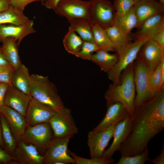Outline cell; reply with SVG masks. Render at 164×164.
I'll return each mask as SVG.
<instances>
[{"label": "cell", "instance_id": "obj_1", "mask_svg": "<svg viewBox=\"0 0 164 164\" xmlns=\"http://www.w3.org/2000/svg\"><path fill=\"white\" fill-rule=\"evenodd\" d=\"M161 89L152 98L135 108L131 117V131L119 150L121 157L141 154L151 140L164 128V92Z\"/></svg>", "mask_w": 164, "mask_h": 164}, {"label": "cell", "instance_id": "obj_2", "mask_svg": "<svg viewBox=\"0 0 164 164\" xmlns=\"http://www.w3.org/2000/svg\"><path fill=\"white\" fill-rule=\"evenodd\" d=\"M135 93L133 68L131 65L123 75L121 84L110 85L106 92L104 98L107 106L115 102H120L131 117L135 110Z\"/></svg>", "mask_w": 164, "mask_h": 164}, {"label": "cell", "instance_id": "obj_3", "mask_svg": "<svg viewBox=\"0 0 164 164\" xmlns=\"http://www.w3.org/2000/svg\"><path fill=\"white\" fill-rule=\"evenodd\" d=\"M30 94L33 98L49 106L56 112L64 107L56 86L49 80L48 76L31 75Z\"/></svg>", "mask_w": 164, "mask_h": 164}, {"label": "cell", "instance_id": "obj_4", "mask_svg": "<svg viewBox=\"0 0 164 164\" xmlns=\"http://www.w3.org/2000/svg\"><path fill=\"white\" fill-rule=\"evenodd\" d=\"M146 41L136 40L117 53L118 55V61L114 67L107 72L108 78L112 81L113 84H119L121 72L136 59L142 47Z\"/></svg>", "mask_w": 164, "mask_h": 164}, {"label": "cell", "instance_id": "obj_5", "mask_svg": "<svg viewBox=\"0 0 164 164\" xmlns=\"http://www.w3.org/2000/svg\"><path fill=\"white\" fill-rule=\"evenodd\" d=\"M54 138L53 131L48 122L27 127L21 141L32 144L46 153Z\"/></svg>", "mask_w": 164, "mask_h": 164}, {"label": "cell", "instance_id": "obj_6", "mask_svg": "<svg viewBox=\"0 0 164 164\" xmlns=\"http://www.w3.org/2000/svg\"><path fill=\"white\" fill-rule=\"evenodd\" d=\"M150 76L148 68L140 58L136 63L134 72V81L136 93L134 101L135 108L153 98L150 90Z\"/></svg>", "mask_w": 164, "mask_h": 164}, {"label": "cell", "instance_id": "obj_7", "mask_svg": "<svg viewBox=\"0 0 164 164\" xmlns=\"http://www.w3.org/2000/svg\"><path fill=\"white\" fill-rule=\"evenodd\" d=\"M89 19L93 24L105 28L113 25L115 12L108 0H89Z\"/></svg>", "mask_w": 164, "mask_h": 164}, {"label": "cell", "instance_id": "obj_8", "mask_svg": "<svg viewBox=\"0 0 164 164\" xmlns=\"http://www.w3.org/2000/svg\"><path fill=\"white\" fill-rule=\"evenodd\" d=\"M53 131L54 137H73L78 132L70 109L65 107L56 112L48 122Z\"/></svg>", "mask_w": 164, "mask_h": 164}, {"label": "cell", "instance_id": "obj_9", "mask_svg": "<svg viewBox=\"0 0 164 164\" xmlns=\"http://www.w3.org/2000/svg\"><path fill=\"white\" fill-rule=\"evenodd\" d=\"M73 137H54L44 155L43 164H55L58 162L75 163L74 159L68 154L67 149L69 141Z\"/></svg>", "mask_w": 164, "mask_h": 164}, {"label": "cell", "instance_id": "obj_10", "mask_svg": "<svg viewBox=\"0 0 164 164\" xmlns=\"http://www.w3.org/2000/svg\"><path fill=\"white\" fill-rule=\"evenodd\" d=\"M89 1L61 0L53 10L67 20L77 18L89 19Z\"/></svg>", "mask_w": 164, "mask_h": 164}, {"label": "cell", "instance_id": "obj_11", "mask_svg": "<svg viewBox=\"0 0 164 164\" xmlns=\"http://www.w3.org/2000/svg\"><path fill=\"white\" fill-rule=\"evenodd\" d=\"M56 112L49 106L32 97L25 116L27 127L49 122Z\"/></svg>", "mask_w": 164, "mask_h": 164}, {"label": "cell", "instance_id": "obj_12", "mask_svg": "<svg viewBox=\"0 0 164 164\" xmlns=\"http://www.w3.org/2000/svg\"><path fill=\"white\" fill-rule=\"evenodd\" d=\"M116 124H113L100 132H89L87 144L91 158H98L102 156L105 148L113 137L114 130Z\"/></svg>", "mask_w": 164, "mask_h": 164}, {"label": "cell", "instance_id": "obj_13", "mask_svg": "<svg viewBox=\"0 0 164 164\" xmlns=\"http://www.w3.org/2000/svg\"><path fill=\"white\" fill-rule=\"evenodd\" d=\"M132 126L131 117L128 114L115 125L113 142L109 148L104 151L102 157L108 159L112 158L115 152L119 151L121 145L130 133Z\"/></svg>", "mask_w": 164, "mask_h": 164}, {"label": "cell", "instance_id": "obj_14", "mask_svg": "<svg viewBox=\"0 0 164 164\" xmlns=\"http://www.w3.org/2000/svg\"><path fill=\"white\" fill-rule=\"evenodd\" d=\"M138 28L133 35L136 40L147 41L154 39L158 33L164 28V12L147 19Z\"/></svg>", "mask_w": 164, "mask_h": 164}, {"label": "cell", "instance_id": "obj_15", "mask_svg": "<svg viewBox=\"0 0 164 164\" xmlns=\"http://www.w3.org/2000/svg\"><path fill=\"white\" fill-rule=\"evenodd\" d=\"M30 95L23 92L12 85H9L4 101V105L17 111L24 117L29 102Z\"/></svg>", "mask_w": 164, "mask_h": 164}, {"label": "cell", "instance_id": "obj_16", "mask_svg": "<svg viewBox=\"0 0 164 164\" xmlns=\"http://www.w3.org/2000/svg\"><path fill=\"white\" fill-rule=\"evenodd\" d=\"M141 59L148 68L150 75L164 56V49L154 39L147 41L141 48Z\"/></svg>", "mask_w": 164, "mask_h": 164}, {"label": "cell", "instance_id": "obj_17", "mask_svg": "<svg viewBox=\"0 0 164 164\" xmlns=\"http://www.w3.org/2000/svg\"><path fill=\"white\" fill-rule=\"evenodd\" d=\"M0 112L5 118L17 142L20 141L27 128L25 117L11 108L2 106Z\"/></svg>", "mask_w": 164, "mask_h": 164}, {"label": "cell", "instance_id": "obj_18", "mask_svg": "<svg viewBox=\"0 0 164 164\" xmlns=\"http://www.w3.org/2000/svg\"><path fill=\"white\" fill-rule=\"evenodd\" d=\"M13 156L17 163L20 164H42L45 159L44 156L39 154L35 146L21 141L18 142Z\"/></svg>", "mask_w": 164, "mask_h": 164}, {"label": "cell", "instance_id": "obj_19", "mask_svg": "<svg viewBox=\"0 0 164 164\" xmlns=\"http://www.w3.org/2000/svg\"><path fill=\"white\" fill-rule=\"evenodd\" d=\"M106 114L99 124L94 128L93 132L102 131L110 126L117 124L124 120L128 114L125 108L120 102H116L107 107Z\"/></svg>", "mask_w": 164, "mask_h": 164}, {"label": "cell", "instance_id": "obj_20", "mask_svg": "<svg viewBox=\"0 0 164 164\" xmlns=\"http://www.w3.org/2000/svg\"><path fill=\"white\" fill-rule=\"evenodd\" d=\"M134 7L137 28L147 19L164 12V4L155 0H140L135 2Z\"/></svg>", "mask_w": 164, "mask_h": 164}, {"label": "cell", "instance_id": "obj_21", "mask_svg": "<svg viewBox=\"0 0 164 164\" xmlns=\"http://www.w3.org/2000/svg\"><path fill=\"white\" fill-rule=\"evenodd\" d=\"M33 24V20L23 25L0 24V42L7 37H12L17 39L19 45L25 37L36 32L34 28Z\"/></svg>", "mask_w": 164, "mask_h": 164}, {"label": "cell", "instance_id": "obj_22", "mask_svg": "<svg viewBox=\"0 0 164 164\" xmlns=\"http://www.w3.org/2000/svg\"><path fill=\"white\" fill-rule=\"evenodd\" d=\"M68 21L70 26L84 41L94 43L93 31V24L89 19L77 18Z\"/></svg>", "mask_w": 164, "mask_h": 164}, {"label": "cell", "instance_id": "obj_23", "mask_svg": "<svg viewBox=\"0 0 164 164\" xmlns=\"http://www.w3.org/2000/svg\"><path fill=\"white\" fill-rule=\"evenodd\" d=\"M29 70L22 63L14 69L11 78L12 85L26 94H30V79Z\"/></svg>", "mask_w": 164, "mask_h": 164}, {"label": "cell", "instance_id": "obj_24", "mask_svg": "<svg viewBox=\"0 0 164 164\" xmlns=\"http://www.w3.org/2000/svg\"><path fill=\"white\" fill-rule=\"evenodd\" d=\"M2 47L4 56L14 69L21 63L18 52L19 44L15 38L8 37L2 41Z\"/></svg>", "mask_w": 164, "mask_h": 164}, {"label": "cell", "instance_id": "obj_25", "mask_svg": "<svg viewBox=\"0 0 164 164\" xmlns=\"http://www.w3.org/2000/svg\"><path fill=\"white\" fill-rule=\"evenodd\" d=\"M137 24L134 5L124 15H118L115 14L113 25L127 35L129 36L132 30L137 27Z\"/></svg>", "mask_w": 164, "mask_h": 164}, {"label": "cell", "instance_id": "obj_26", "mask_svg": "<svg viewBox=\"0 0 164 164\" xmlns=\"http://www.w3.org/2000/svg\"><path fill=\"white\" fill-rule=\"evenodd\" d=\"M118 60L117 53L111 54L99 50L92 55L90 61L98 65L102 71L107 73L114 67Z\"/></svg>", "mask_w": 164, "mask_h": 164}, {"label": "cell", "instance_id": "obj_27", "mask_svg": "<svg viewBox=\"0 0 164 164\" xmlns=\"http://www.w3.org/2000/svg\"><path fill=\"white\" fill-rule=\"evenodd\" d=\"M105 29L117 53L132 43L129 36L125 34L115 26L113 25Z\"/></svg>", "mask_w": 164, "mask_h": 164}, {"label": "cell", "instance_id": "obj_28", "mask_svg": "<svg viewBox=\"0 0 164 164\" xmlns=\"http://www.w3.org/2000/svg\"><path fill=\"white\" fill-rule=\"evenodd\" d=\"M31 21L24 14L11 5L7 10L0 12V24L6 23L23 25Z\"/></svg>", "mask_w": 164, "mask_h": 164}, {"label": "cell", "instance_id": "obj_29", "mask_svg": "<svg viewBox=\"0 0 164 164\" xmlns=\"http://www.w3.org/2000/svg\"><path fill=\"white\" fill-rule=\"evenodd\" d=\"M0 122L2 128V147L4 149L13 156L18 142L14 137L5 118L0 112Z\"/></svg>", "mask_w": 164, "mask_h": 164}, {"label": "cell", "instance_id": "obj_30", "mask_svg": "<svg viewBox=\"0 0 164 164\" xmlns=\"http://www.w3.org/2000/svg\"><path fill=\"white\" fill-rule=\"evenodd\" d=\"M93 31L94 43L99 50L109 52L115 51L104 28L99 25L94 24Z\"/></svg>", "mask_w": 164, "mask_h": 164}, {"label": "cell", "instance_id": "obj_31", "mask_svg": "<svg viewBox=\"0 0 164 164\" xmlns=\"http://www.w3.org/2000/svg\"><path fill=\"white\" fill-rule=\"evenodd\" d=\"M84 41L70 26L65 36L63 43L66 50L74 55L81 49Z\"/></svg>", "mask_w": 164, "mask_h": 164}, {"label": "cell", "instance_id": "obj_32", "mask_svg": "<svg viewBox=\"0 0 164 164\" xmlns=\"http://www.w3.org/2000/svg\"><path fill=\"white\" fill-rule=\"evenodd\" d=\"M149 80L151 95L153 97L161 89L164 84L162 81L159 63L150 75Z\"/></svg>", "mask_w": 164, "mask_h": 164}, {"label": "cell", "instance_id": "obj_33", "mask_svg": "<svg viewBox=\"0 0 164 164\" xmlns=\"http://www.w3.org/2000/svg\"><path fill=\"white\" fill-rule=\"evenodd\" d=\"M150 159L149 151L146 147L140 154L133 156L121 157L116 164H144Z\"/></svg>", "mask_w": 164, "mask_h": 164}, {"label": "cell", "instance_id": "obj_34", "mask_svg": "<svg viewBox=\"0 0 164 164\" xmlns=\"http://www.w3.org/2000/svg\"><path fill=\"white\" fill-rule=\"evenodd\" d=\"M68 153L72 157L76 164H109L114 162L115 160L112 158L108 159L102 157L90 159L83 158L76 155L74 152L68 150Z\"/></svg>", "mask_w": 164, "mask_h": 164}, {"label": "cell", "instance_id": "obj_35", "mask_svg": "<svg viewBox=\"0 0 164 164\" xmlns=\"http://www.w3.org/2000/svg\"><path fill=\"white\" fill-rule=\"evenodd\" d=\"M99 50L94 43L84 41L81 49L74 56L85 60H90L93 53Z\"/></svg>", "mask_w": 164, "mask_h": 164}, {"label": "cell", "instance_id": "obj_36", "mask_svg": "<svg viewBox=\"0 0 164 164\" xmlns=\"http://www.w3.org/2000/svg\"><path fill=\"white\" fill-rule=\"evenodd\" d=\"M135 2L134 0H113L112 5L116 14L122 15L128 12Z\"/></svg>", "mask_w": 164, "mask_h": 164}, {"label": "cell", "instance_id": "obj_37", "mask_svg": "<svg viewBox=\"0 0 164 164\" xmlns=\"http://www.w3.org/2000/svg\"><path fill=\"white\" fill-rule=\"evenodd\" d=\"M14 70L10 65L0 67V83L12 85L11 78Z\"/></svg>", "mask_w": 164, "mask_h": 164}, {"label": "cell", "instance_id": "obj_38", "mask_svg": "<svg viewBox=\"0 0 164 164\" xmlns=\"http://www.w3.org/2000/svg\"><path fill=\"white\" fill-rule=\"evenodd\" d=\"M0 164H17L15 157L0 146Z\"/></svg>", "mask_w": 164, "mask_h": 164}, {"label": "cell", "instance_id": "obj_39", "mask_svg": "<svg viewBox=\"0 0 164 164\" xmlns=\"http://www.w3.org/2000/svg\"><path fill=\"white\" fill-rule=\"evenodd\" d=\"M10 5L16 9L22 12L28 4L41 0H10Z\"/></svg>", "mask_w": 164, "mask_h": 164}, {"label": "cell", "instance_id": "obj_40", "mask_svg": "<svg viewBox=\"0 0 164 164\" xmlns=\"http://www.w3.org/2000/svg\"><path fill=\"white\" fill-rule=\"evenodd\" d=\"M8 86V84L5 83H0V110L1 107L4 105V97Z\"/></svg>", "mask_w": 164, "mask_h": 164}, {"label": "cell", "instance_id": "obj_41", "mask_svg": "<svg viewBox=\"0 0 164 164\" xmlns=\"http://www.w3.org/2000/svg\"><path fill=\"white\" fill-rule=\"evenodd\" d=\"M154 39L162 48L164 49V28L158 33Z\"/></svg>", "mask_w": 164, "mask_h": 164}, {"label": "cell", "instance_id": "obj_42", "mask_svg": "<svg viewBox=\"0 0 164 164\" xmlns=\"http://www.w3.org/2000/svg\"><path fill=\"white\" fill-rule=\"evenodd\" d=\"M149 161L155 164H164V144L162 146V149L160 154L155 159H150Z\"/></svg>", "mask_w": 164, "mask_h": 164}, {"label": "cell", "instance_id": "obj_43", "mask_svg": "<svg viewBox=\"0 0 164 164\" xmlns=\"http://www.w3.org/2000/svg\"><path fill=\"white\" fill-rule=\"evenodd\" d=\"M61 0H46L43 6L49 9H54Z\"/></svg>", "mask_w": 164, "mask_h": 164}, {"label": "cell", "instance_id": "obj_44", "mask_svg": "<svg viewBox=\"0 0 164 164\" xmlns=\"http://www.w3.org/2000/svg\"><path fill=\"white\" fill-rule=\"evenodd\" d=\"M10 5V0H0V12L8 9Z\"/></svg>", "mask_w": 164, "mask_h": 164}, {"label": "cell", "instance_id": "obj_45", "mask_svg": "<svg viewBox=\"0 0 164 164\" xmlns=\"http://www.w3.org/2000/svg\"><path fill=\"white\" fill-rule=\"evenodd\" d=\"M11 65L5 57L2 47H0V67Z\"/></svg>", "mask_w": 164, "mask_h": 164}, {"label": "cell", "instance_id": "obj_46", "mask_svg": "<svg viewBox=\"0 0 164 164\" xmlns=\"http://www.w3.org/2000/svg\"><path fill=\"white\" fill-rule=\"evenodd\" d=\"M160 66L162 81L164 82V56L162 58L160 62Z\"/></svg>", "mask_w": 164, "mask_h": 164}, {"label": "cell", "instance_id": "obj_47", "mask_svg": "<svg viewBox=\"0 0 164 164\" xmlns=\"http://www.w3.org/2000/svg\"><path fill=\"white\" fill-rule=\"evenodd\" d=\"M3 146V141L2 136V128L0 122V146L2 147Z\"/></svg>", "mask_w": 164, "mask_h": 164}, {"label": "cell", "instance_id": "obj_48", "mask_svg": "<svg viewBox=\"0 0 164 164\" xmlns=\"http://www.w3.org/2000/svg\"><path fill=\"white\" fill-rule=\"evenodd\" d=\"M55 164H66V163L62 162H56Z\"/></svg>", "mask_w": 164, "mask_h": 164}, {"label": "cell", "instance_id": "obj_49", "mask_svg": "<svg viewBox=\"0 0 164 164\" xmlns=\"http://www.w3.org/2000/svg\"><path fill=\"white\" fill-rule=\"evenodd\" d=\"M46 0H41V4L42 5H43L44 4Z\"/></svg>", "mask_w": 164, "mask_h": 164}, {"label": "cell", "instance_id": "obj_50", "mask_svg": "<svg viewBox=\"0 0 164 164\" xmlns=\"http://www.w3.org/2000/svg\"><path fill=\"white\" fill-rule=\"evenodd\" d=\"M158 1L161 3L164 4V0H158Z\"/></svg>", "mask_w": 164, "mask_h": 164}, {"label": "cell", "instance_id": "obj_51", "mask_svg": "<svg viewBox=\"0 0 164 164\" xmlns=\"http://www.w3.org/2000/svg\"><path fill=\"white\" fill-rule=\"evenodd\" d=\"M134 0L135 2H136V1H138L140 0Z\"/></svg>", "mask_w": 164, "mask_h": 164}, {"label": "cell", "instance_id": "obj_52", "mask_svg": "<svg viewBox=\"0 0 164 164\" xmlns=\"http://www.w3.org/2000/svg\"></svg>", "mask_w": 164, "mask_h": 164}]
</instances>
